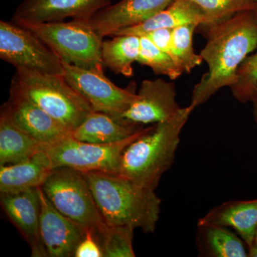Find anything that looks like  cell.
<instances>
[{
  "label": "cell",
  "mask_w": 257,
  "mask_h": 257,
  "mask_svg": "<svg viewBox=\"0 0 257 257\" xmlns=\"http://www.w3.org/2000/svg\"><path fill=\"white\" fill-rule=\"evenodd\" d=\"M198 224H214L231 228L246 243L254 241L257 228V199L230 201L208 211Z\"/></svg>",
  "instance_id": "cell-17"
},
{
  "label": "cell",
  "mask_w": 257,
  "mask_h": 257,
  "mask_svg": "<svg viewBox=\"0 0 257 257\" xmlns=\"http://www.w3.org/2000/svg\"><path fill=\"white\" fill-rule=\"evenodd\" d=\"M187 25L207 26V18L202 9L192 0H175L166 9L147 21L133 28L121 30L114 35H128L141 37L152 30L164 28L173 30Z\"/></svg>",
  "instance_id": "cell-18"
},
{
  "label": "cell",
  "mask_w": 257,
  "mask_h": 257,
  "mask_svg": "<svg viewBox=\"0 0 257 257\" xmlns=\"http://www.w3.org/2000/svg\"><path fill=\"white\" fill-rule=\"evenodd\" d=\"M15 23L35 34L64 62L81 68L103 69V38L89 20L73 19L69 22Z\"/></svg>",
  "instance_id": "cell-5"
},
{
  "label": "cell",
  "mask_w": 257,
  "mask_h": 257,
  "mask_svg": "<svg viewBox=\"0 0 257 257\" xmlns=\"http://www.w3.org/2000/svg\"><path fill=\"white\" fill-rule=\"evenodd\" d=\"M248 256L257 257V241H253L252 244L248 246Z\"/></svg>",
  "instance_id": "cell-31"
},
{
  "label": "cell",
  "mask_w": 257,
  "mask_h": 257,
  "mask_svg": "<svg viewBox=\"0 0 257 257\" xmlns=\"http://www.w3.org/2000/svg\"><path fill=\"white\" fill-rule=\"evenodd\" d=\"M74 257H104L100 243L94 230H87L76 248Z\"/></svg>",
  "instance_id": "cell-28"
},
{
  "label": "cell",
  "mask_w": 257,
  "mask_h": 257,
  "mask_svg": "<svg viewBox=\"0 0 257 257\" xmlns=\"http://www.w3.org/2000/svg\"><path fill=\"white\" fill-rule=\"evenodd\" d=\"M41 188L60 213L96 234L106 225L83 172L61 167L53 169Z\"/></svg>",
  "instance_id": "cell-6"
},
{
  "label": "cell",
  "mask_w": 257,
  "mask_h": 257,
  "mask_svg": "<svg viewBox=\"0 0 257 257\" xmlns=\"http://www.w3.org/2000/svg\"><path fill=\"white\" fill-rule=\"evenodd\" d=\"M12 87L40 106L70 133L93 111L64 76L17 69Z\"/></svg>",
  "instance_id": "cell-4"
},
{
  "label": "cell",
  "mask_w": 257,
  "mask_h": 257,
  "mask_svg": "<svg viewBox=\"0 0 257 257\" xmlns=\"http://www.w3.org/2000/svg\"><path fill=\"white\" fill-rule=\"evenodd\" d=\"M172 29H158L147 32L141 37H145L160 50L166 53L171 54Z\"/></svg>",
  "instance_id": "cell-29"
},
{
  "label": "cell",
  "mask_w": 257,
  "mask_h": 257,
  "mask_svg": "<svg viewBox=\"0 0 257 257\" xmlns=\"http://www.w3.org/2000/svg\"><path fill=\"white\" fill-rule=\"evenodd\" d=\"M3 106L13 123L39 143H52L71 134L65 126L12 86L9 99Z\"/></svg>",
  "instance_id": "cell-13"
},
{
  "label": "cell",
  "mask_w": 257,
  "mask_h": 257,
  "mask_svg": "<svg viewBox=\"0 0 257 257\" xmlns=\"http://www.w3.org/2000/svg\"><path fill=\"white\" fill-rule=\"evenodd\" d=\"M202 9L207 18V27L227 20L237 13L246 10L254 11L255 0H192Z\"/></svg>",
  "instance_id": "cell-26"
},
{
  "label": "cell",
  "mask_w": 257,
  "mask_h": 257,
  "mask_svg": "<svg viewBox=\"0 0 257 257\" xmlns=\"http://www.w3.org/2000/svg\"><path fill=\"white\" fill-rule=\"evenodd\" d=\"M197 27V25H187L172 30L170 55L184 73H190L203 61L193 47V35Z\"/></svg>",
  "instance_id": "cell-24"
},
{
  "label": "cell",
  "mask_w": 257,
  "mask_h": 257,
  "mask_svg": "<svg viewBox=\"0 0 257 257\" xmlns=\"http://www.w3.org/2000/svg\"><path fill=\"white\" fill-rule=\"evenodd\" d=\"M143 126L128 124L101 111H92L70 136L92 144H112L131 138Z\"/></svg>",
  "instance_id": "cell-19"
},
{
  "label": "cell",
  "mask_w": 257,
  "mask_h": 257,
  "mask_svg": "<svg viewBox=\"0 0 257 257\" xmlns=\"http://www.w3.org/2000/svg\"><path fill=\"white\" fill-rule=\"evenodd\" d=\"M62 64L66 81L88 101L94 111L117 119L136 99L134 88L118 87L104 75L103 69L81 68L64 61Z\"/></svg>",
  "instance_id": "cell-9"
},
{
  "label": "cell",
  "mask_w": 257,
  "mask_h": 257,
  "mask_svg": "<svg viewBox=\"0 0 257 257\" xmlns=\"http://www.w3.org/2000/svg\"><path fill=\"white\" fill-rule=\"evenodd\" d=\"M257 48V19L246 10L208 28L207 41L200 52L208 71L192 90L194 108L207 102L219 89L231 87L240 64Z\"/></svg>",
  "instance_id": "cell-1"
},
{
  "label": "cell",
  "mask_w": 257,
  "mask_h": 257,
  "mask_svg": "<svg viewBox=\"0 0 257 257\" xmlns=\"http://www.w3.org/2000/svg\"><path fill=\"white\" fill-rule=\"evenodd\" d=\"M140 37V51L138 62L147 66L158 75L169 77L171 80L178 79L184 73L170 55L155 46L147 37Z\"/></svg>",
  "instance_id": "cell-25"
},
{
  "label": "cell",
  "mask_w": 257,
  "mask_h": 257,
  "mask_svg": "<svg viewBox=\"0 0 257 257\" xmlns=\"http://www.w3.org/2000/svg\"><path fill=\"white\" fill-rule=\"evenodd\" d=\"M111 0H23L13 15L14 23H42L65 19L90 20Z\"/></svg>",
  "instance_id": "cell-12"
},
{
  "label": "cell",
  "mask_w": 257,
  "mask_h": 257,
  "mask_svg": "<svg viewBox=\"0 0 257 257\" xmlns=\"http://www.w3.org/2000/svg\"><path fill=\"white\" fill-rule=\"evenodd\" d=\"M1 205L28 242L32 256L47 257L40 236V187L13 194H1Z\"/></svg>",
  "instance_id": "cell-15"
},
{
  "label": "cell",
  "mask_w": 257,
  "mask_h": 257,
  "mask_svg": "<svg viewBox=\"0 0 257 257\" xmlns=\"http://www.w3.org/2000/svg\"><path fill=\"white\" fill-rule=\"evenodd\" d=\"M251 101L252 102L253 105V118H254L255 122L257 125V88L252 98H251Z\"/></svg>",
  "instance_id": "cell-30"
},
{
  "label": "cell",
  "mask_w": 257,
  "mask_h": 257,
  "mask_svg": "<svg viewBox=\"0 0 257 257\" xmlns=\"http://www.w3.org/2000/svg\"><path fill=\"white\" fill-rule=\"evenodd\" d=\"M257 19V7L254 10ZM257 88V52L246 57L240 64L234 85L230 87L233 96L239 102L247 103Z\"/></svg>",
  "instance_id": "cell-27"
},
{
  "label": "cell",
  "mask_w": 257,
  "mask_h": 257,
  "mask_svg": "<svg viewBox=\"0 0 257 257\" xmlns=\"http://www.w3.org/2000/svg\"><path fill=\"white\" fill-rule=\"evenodd\" d=\"M146 130L141 128L131 138L112 144L84 143L69 135L53 143L42 144V149L48 155L54 169L67 167L83 173L118 174L125 149Z\"/></svg>",
  "instance_id": "cell-7"
},
{
  "label": "cell",
  "mask_w": 257,
  "mask_h": 257,
  "mask_svg": "<svg viewBox=\"0 0 257 257\" xmlns=\"http://www.w3.org/2000/svg\"><path fill=\"white\" fill-rule=\"evenodd\" d=\"M0 58L16 69L64 74L60 57L35 34L13 21H0Z\"/></svg>",
  "instance_id": "cell-8"
},
{
  "label": "cell",
  "mask_w": 257,
  "mask_h": 257,
  "mask_svg": "<svg viewBox=\"0 0 257 257\" xmlns=\"http://www.w3.org/2000/svg\"><path fill=\"white\" fill-rule=\"evenodd\" d=\"M255 1H256V2H257V0H255Z\"/></svg>",
  "instance_id": "cell-33"
},
{
  "label": "cell",
  "mask_w": 257,
  "mask_h": 257,
  "mask_svg": "<svg viewBox=\"0 0 257 257\" xmlns=\"http://www.w3.org/2000/svg\"><path fill=\"white\" fill-rule=\"evenodd\" d=\"M175 0H121L103 8L89 20L101 37L114 36L116 32L147 21L166 9Z\"/></svg>",
  "instance_id": "cell-14"
},
{
  "label": "cell",
  "mask_w": 257,
  "mask_h": 257,
  "mask_svg": "<svg viewBox=\"0 0 257 257\" xmlns=\"http://www.w3.org/2000/svg\"><path fill=\"white\" fill-rule=\"evenodd\" d=\"M254 241H257V228L256 230V234H255Z\"/></svg>",
  "instance_id": "cell-32"
},
{
  "label": "cell",
  "mask_w": 257,
  "mask_h": 257,
  "mask_svg": "<svg viewBox=\"0 0 257 257\" xmlns=\"http://www.w3.org/2000/svg\"><path fill=\"white\" fill-rule=\"evenodd\" d=\"M180 109L173 82L162 79H145L133 104L117 119L137 126L157 124L170 119Z\"/></svg>",
  "instance_id": "cell-10"
},
{
  "label": "cell",
  "mask_w": 257,
  "mask_h": 257,
  "mask_svg": "<svg viewBox=\"0 0 257 257\" xmlns=\"http://www.w3.org/2000/svg\"><path fill=\"white\" fill-rule=\"evenodd\" d=\"M83 174L106 224L130 226L147 234L155 231L161 206L155 190L142 187L118 174Z\"/></svg>",
  "instance_id": "cell-3"
},
{
  "label": "cell",
  "mask_w": 257,
  "mask_h": 257,
  "mask_svg": "<svg viewBox=\"0 0 257 257\" xmlns=\"http://www.w3.org/2000/svg\"><path fill=\"white\" fill-rule=\"evenodd\" d=\"M135 228L106 224L96 234L104 257H135L133 248Z\"/></svg>",
  "instance_id": "cell-23"
},
{
  "label": "cell",
  "mask_w": 257,
  "mask_h": 257,
  "mask_svg": "<svg viewBox=\"0 0 257 257\" xmlns=\"http://www.w3.org/2000/svg\"><path fill=\"white\" fill-rule=\"evenodd\" d=\"M140 51V37L136 35H114L103 40L101 60L103 65L115 74L126 77L133 75V64L138 62Z\"/></svg>",
  "instance_id": "cell-22"
},
{
  "label": "cell",
  "mask_w": 257,
  "mask_h": 257,
  "mask_svg": "<svg viewBox=\"0 0 257 257\" xmlns=\"http://www.w3.org/2000/svg\"><path fill=\"white\" fill-rule=\"evenodd\" d=\"M194 109L191 104L181 107L170 119L147 127L125 149L118 175L155 190L174 163L180 134Z\"/></svg>",
  "instance_id": "cell-2"
},
{
  "label": "cell",
  "mask_w": 257,
  "mask_h": 257,
  "mask_svg": "<svg viewBox=\"0 0 257 257\" xmlns=\"http://www.w3.org/2000/svg\"><path fill=\"white\" fill-rule=\"evenodd\" d=\"M198 241L204 256L212 257H246V243L226 226L198 224Z\"/></svg>",
  "instance_id": "cell-21"
},
{
  "label": "cell",
  "mask_w": 257,
  "mask_h": 257,
  "mask_svg": "<svg viewBox=\"0 0 257 257\" xmlns=\"http://www.w3.org/2000/svg\"><path fill=\"white\" fill-rule=\"evenodd\" d=\"M40 236L47 257H74L87 228L57 210L40 187Z\"/></svg>",
  "instance_id": "cell-11"
},
{
  "label": "cell",
  "mask_w": 257,
  "mask_h": 257,
  "mask_svg": "<svg viewBox=\"0 0 257 257\" xmlns=\"http://www.w3.org/2000/svg\"><path fill=\"white\" fill-rule=\"evenodd\" d=\"M42 148V144L13 123L2 106L0 113V166L28 160Z\"/></svg>",
  "instance_id": "cell-20"
},
{
  "label": "cell",
  "mask_w": 257,
  "mask_h": 257,
  "mask_svg": "<svg viewBox=\"0 0 257 257\" xmlns=\"http://www.w3.org/2000/svg\"><path fill=\"white\" fill-rule=\"evenodd\" d=\"M52 162L41 148L28 160L0 166V194H13L42 187L51 172Z\"/></svg>",
  "instance_id": "cell-16"
}]
</instances>
